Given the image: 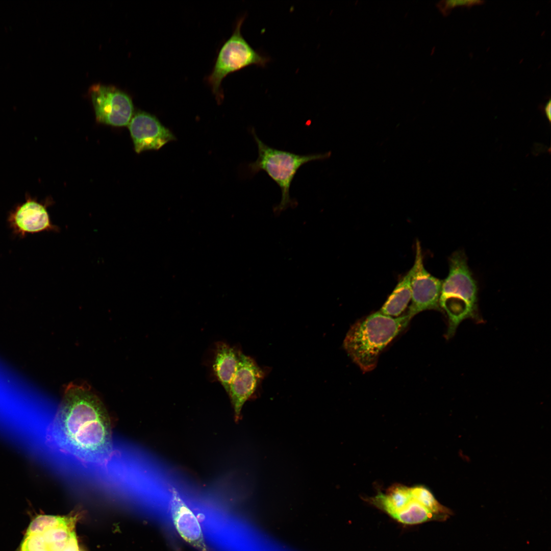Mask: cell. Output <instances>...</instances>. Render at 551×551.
<instances>
[{"label":"cell","mask_w":551,"mask_h":551,"mask_svg":"<svg viewBox=\"0 0 551 551\" xmlns=\"http://www.w3.org/2000/svg\"><path fill=\"white\" fill-rule=\"evenodd\" d=\"M128 128L135 151L159 149L175 137L155 116L141 111L132 116Z\"/></svg>","instance_id":"10"},{"label":"cell","mask_w":551,"mask_h":551,"mask_svg":"<svg viewBox=\"0 0 551 551\" xmlns=\"http://www.w3.org/2000/svg\"><path fill=\"white\" fill-rule=\"evenodd\" d=\"M78 515L58 516L38 533L26 534L19 551H82L74 531Z\"/></svg>","instance_id":"6"},{"label":"cell","mask_w":551,"mask_h":551,"mask_svg":"<svg viewBox=\"0 0 551 551\" xmlns=\"http://www.w3.org/2000/svg\"><path fill=\"white\" fill-rule=\"evenodd\" d=\"M48 204L39 202L26 194L25 201L9 212L7 222L12 234L23 238L28 234L44 231L59 232L60 228L53 224L50 219L47 210Z\"/></svg>","instance_id":"9"},{"label":"cell","mask_w":551,"mask_h":551,"mask_svg":"<svg viewBox=\"0 0 551 551\" xmlns=\"http://www.w3.org/2000/svg\"><path fill=\"white\" fill-rule=\"evenodd\" d=\"M171 510L176 528L180 535L189 542L201 543L202 534L198 521L174 490L172 491Z\"/></svg>","instance_id":"13"},{"label":"cell","mask_w":551,"mask_h":551,"mask_svg":"<svg viewBox=\"0 0 551 551\" xmlns=\"http://www.w3.org/2000/svg\"><path fill=\"white\" fill-rule=\"evenodd\" d=\"M251 133L257 145L258 157L257 160L246 167L247 175L254 176L259 171H264L279 186L281 191V200L274 208V212L280 213L296 203L291 198V185L298 170L308 162L324 160L329 158L331 152L299 155L292 152L273 148L263 142L257 135L254 128Z\"/></svg>","instance_id":"4"},{"label":"cell","mask_w":551,"mask_h":551,"mask_svg":"<svg viewBox=\"0 0 551 551\" xmlns=\"http://www.w3.org/2000/svg\"><path fill=\"white\" fill-rule=\"evenodd\" d=\"M264 373L251 357L241 353L238 368L230 384L228 394L238 420L242 407L257 390Z\"/></svg>","instance_id":"11"},{"label":"cell","mask_w":551,"mask_h":551,"mask_svg":"<svg viewBox=\"0 0 551 551\" xmlns=\"http://www.w3.org/2000/svg\"><path fill=\"white\" fill-rule=\"evenodd\" d=\"M543 110L544 114H545L547 118L550 122L551 120V102L549 99L548 101L545 104L543 107Z\"/></svg>","instance_id":"19"},{"label":"cell","mask_w":551,"mask_h":551,"mask_svg":"<svg viewBox=\"0 0 551 551\" xmlns=\"http://www.w3.org/2000/svg\"><path fill=\"white\" fill-rule=\"evenodd\" d=\"M412 498L432 513L442 516L449 517L453 515L451 510L441 505L435 498L431 492L423 486L410 487Z\"/></svg>","instance_id":"17"},{"label":"cell","mask_w":551,"mask_h":551,"mask_svg":"<svg viewBox=\"0 0 551 551\" xmlns=\"http://www.w3.org/2000/svg\"><path fill=\"white\" fill-rule=\"evenodd\" d=\"M89 94L97 121L115 127L128 125L133 105L127 94L114 86L101 84L91 86Z\"/></svg>","instance_id":"7"},{"label":"cell","mask_w":551,"mask_h":551,"mask_svg":"<svg viewBox=\"0 0 551 551\" xmlns=\"http://www.w3.org/2000/svg\"><path fill=\"white\" fill-rule=\"evenodd\" d=\"M412 499L410 487L400 484L390 486L386 493L379 492L368 502L391 517L404 508Z\"/></svg>","instance_id":"14"},{"label":"cell","mask_w":551,"mask_h":551,"mask_svg":"<svg viewBox=\"0 0 551 551\" xmlns=\"http://www.w3.org/2000/svg\"><path fill=\"white\" fill-rule=\"evenodd\" d=\"M409 316L393 317L380 311L355 322L349 329L343 346L352 360L364 372L376 366L384 348L408 324Z\"/></svg>","instance_id":"3"},{"label":"cell","mask_w":551,"mask_h":551,"mask_svg":"<svg viewBox=\"0 0 551 551\" xmlns=\"http://www.w3.org/2000/svg\"><path fill=\"white\" fill-rule=\"evenodd\" d=\"M412 269V303L407 314L411 319L423 311H441L439 300L442 280L433 276L425 269L418 241L416 244L415 259Z\"/></svg>","instance_id":"8"},{"label":"cell","mask_w":551,"mask_h":551,"mask_svg":"<svg viewBox=\"0 0 551 551\" xmlns=\"http://www.w3.org/2000/svg\"><path fill=\"white\" fill-rule=\"evenodd\" d=\"M240 354L235 347L223 342L216 343L214 348L213 374L228 393L238 368Z\"/></svg>","instance_id":"12"},{"label":"cell","mask_w":551,"mask_h":551,"mask_svg":"<svg viewBox=\"0 0 551 551\" xmlns=\"http://www.w3.org/2000/svg\"><path fill=\"white\" fill-rule=\"evenodd\" d=\"M244 19L243 16L236 21L232 34L221 46L212 71L206 78L218 102L223 98L221 83L228 74L251 65L264 67L270 61L243 37L241 27Z\"/></svg>","instance_id":"5"},{"label":"cell","mask_w":551,"mask_h":551,"mask_svg":"<svg viewBox=\"0 0 551 551\" xmlns=\"http://www.w3.org/2000/svg\"><path fill=\"white\" fill-rule=\"evenodd\" d=\"M47 438L53 447L85 465L106 466L114 453L106 410L99 397L83 385L66 387Z\"/></svg>","instance_id":"1"},{"label":"cell","mask_w":551,"mask_h":551,"mask_svg":"<svg viewBox=\"0 0 551 551\" xmlns=\"http://www.w3.org/2000/svg\"><path fill=\"white\" fill-rule=\"evenodd\" d=\"M484 3V1L480 0H444L438 3L437 7L441 13L446 16L456 7H471Z\"/></svg>","instance_id":"18"},{"label":"cell","mask_w":551,"mask_h":551,"mask_svg":"<svg viewBox=\"0 0 551 551\" xmlns=\"http://www.w3.org/2000/svg\"><path fill=\"white\" fill-rule=\"evenodd\" d=\"M391 517L406 524H415L431 520L443 521L448 518L432 513L413 498L404 508Z\"/></svg>","instance_id":"16"},{"label":"cell","mask_w":551,"mask_h":551,"mask_svg":"<svg viewBox=\"0 0 551 551\" xmlns=\"http://www.w3.org/2000/svg\"><path fill=\"white\" fill-rule=\"evenodd\" d=\"M412 268L398 282L380 311L383 314L398 317L407 308L411 299Z\"/></svg>","instance_id":"15"},{"label":"cell","mask_w":551,"mask_h":551,"mask_svg":"<svg viewBox=\"0 0 551 551\" xmlns=\"http://www.w3.org/2000/svg\"><path fill=\"white\" fill-rule=\"evenodd\" d=\"M448 261L449 271L442 281L439 300L440 310L448 320L447 339L454 336L463 320L471 319L482 322L478 309V284L468 266L465 253L457 250Z\"/></svg>","instance_id":"2"}]
</instances>
